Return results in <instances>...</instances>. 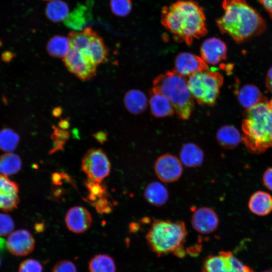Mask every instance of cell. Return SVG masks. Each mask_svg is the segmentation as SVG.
<instances>
[{"mask_svg": "<svg viewBox=\"0 0 272 272\" xmlns=\"http://www.w3.org/2000/svg\"><path fill=\"white\" fill-rule=\"evenodd\" d=\"M161 21L176 41L188 45L208 32L203 10L192 0H179L164 7Z\"/></svg>", "mask_w": 272, "mask_h": 272, "instance_id": "6da1fadb", "label": "cell"}, {"mask_svg": "<svg viewBox=\"0 0 272 272\" xmlns=\"http://www.w3.org/2000/svg\"><path fill=\"white\" fill-rule=\"evenodd\" d=\"M223 15L217 20L223 34L241 43L264 32V20L246 0H223Z\"/></svg>", "mask_w": 272, "mask_h": 272, "instance_id": "7a4b0ae2", "label": "cell"}, {"mask_svg": "<svg viewBox=\"0 0 272 272\" xmlns=\"http://www.w3.org/2000/svg\"><path fill=\"white\" fill-rule=\"evenodd\" d=\"M242 130V141L249 152L262 153L272 147V111L265 98L247 110Z\"/></svg>", "mask_w": 272, "mask_h": 272, "instance_id": "3957f363", "label": "cell"}, {"mask_svg": "<svg viewBox=\"0 0 272 272\" xmlns=\"http://www.w3.org/2000/svg\"><path fill=\"white\" fill-rule=\"evenodd\" d=\"M187 235L182 221L156 220L148 230L146 238L152 250L159 255L173 252L183 256V244Z\"/></svg>", "mask_w": 272, "mask_h": 272, "instance_id": "277c9868", "label": "cell"}, {"mask_svg": "<svg viewBox=\"0 0 272 272\" xmlns=\"http://www.w3.org/2000/svg\"><path fill=\"white\" fill-rule=\"evenodd\" d=\"M153 84V89L160 92L169 99L180 119H189L193 110L194 103L187 79L185 77L174 70L168 71L156 77Z\"/></svg>", "mask_w": 272, "mask_h": 272, "instance_id": "5b68a950", "label": "cell"}, {"mask_svg": "<svg viewBox=\"0 0 272 272\" xmlns=\"http://www.w3.org/2000/svg\"><path fill=\"white\" fill-rule=\"evenodd\" d=\"M187 82L193 98L199 104L212 106L219 96L224 78L219 72L208 70L188 77Z\"/></svg>", "mask_w": 272, "mask_h": 272, "instance_id": "8992f818", "label": "cell"}, {"mask_svg": "<svg viewBox=\"0 0 272 272\" xmlns=\"http://www.w3.org/2000/svg\"><path fill=\"white\" fill-rule=\"evenodd\" d=\"M81 167L88 179L101 182L109 175L111 164L102 149H91L84 155Z\"/></svg>", "mask_w": 272, "mask_h": 272, "instance_id": "52a82bcc", "label": "cell"}, {"mask_svg": "<svg viewBox=\"0 0 272 272\" xmlns=\"http://www.w3.org/2000/svg\"><path fill=\"white\" fill-rule=\"evenodd\" d=\"M202 272H254L230 251H221L208 257Z\"/></svg>", "mask_w": 272, "mask_h": 272, "instance_id": "ba28073f", "label": "cell"}, {"mask_svg": "<svg viewBox=\"0 0 272 272\" xmlns=\"http://www.w3.org/2000/svg\"><path fill=\"white\" fill-rule=\"evenodd\" d=\"M154 170L156 176L161 181L171 183L178 180L182 175V164L176 156L166 153L157 159Z\"/></svg>", "mask_w": 272, "mask_h": 272, "instance_id": "9c48e42d", "label": "cell"}, {"mask_svg": "<svg viewBox=\"0 0 272 272\" xmlns=\"http://www.w3.org/2000/svg\"><path fill=\"white\" fill-rule=\"evenodd\" d=\"M63 60L67 69L80 79L88 80L96 75V65L78 50L70 48Z\"/></svg>", "mask_w": 272, "mask_h": 272, "instance_id": "30bf717a", "label": "cell"}, {"mask_svg": "<svg viewBox=\"0 0 272 272\" xmlns=\"http://www.w3.org/2000/svg\"><path fill=\"white\" fill-rule=\"evenodd\" d=\"M8 250L14 255L24 256L31 253L35 247V240L27 230L13 231L8 235L6 241Z\"/></svg>", "mask_w": 272, "mask_h": 272, "instance_id": "8fae6325", "label": "cell"}, {"mask_svg": "<svg viewBox=\"0 0 272 272\" xmlns=\"http://www.w3.org/2000/svg\"><path fill=\"white\" fill-rule=\"evenodd\" d=\"M191 223L193 229L202 234H209L217 229L219 217L211 208L202 207L196 209L192 215Z\"/></svg>", "mask_w": 272, "mask_h": 272, "instance_id": "7c38bea8", "label": "cell"}, {"mask_svg": "<svg viewBox=\"0 0 272 272\" xmlns=\"http://www.w3.org/2000/svg\"><path fill=\"white\" fill-rule=\"evenodd\" d=\"M19 186L8 176L0 174V210L11 212L20 202Z\"/></svg>", "mask_w": 272, "mask_h": 272, "instance_id": "4fadbf2b", "label": "cell"}, {"mask_svg": "<svg viewBox=\"0 0 272 272\" xmlns=\"http://www.w3.org/2000/svg\"><path fill=\"white\" fill-rule=\"evenodd\" d=\"M174 66V70L185 77L209 70L208 64L201 57L187 52H182L177 55Z\"/></svg>", "mask_w": 272, "mask_h": 272, "instance_id": "5bb4252c", "label": "cell"}, {"mask_svg": "<svg viewBox=\"0 0 272 272\" xmlns=\"http://www.w3.org/2000/svg\"><path fill=\"white\" fill-rule=\"evenodd\" d=\"M227 46L221 39L213 37L206 39L200 48L201 57L209 64L217 65L226 60Z\"/></svg>", "mask_w": 272, "mask_h": 272, "instance_id": "9a60e30c", "label": "cell"}, {"mask_svg": "<svg viewBox=\"0 0 272 272\" xmlns=\"http://www.w3.org/2000/svg\"><path fill=\"white\" fill-rule=\"evenodd\" d=\"M66 227L75 233H82L91 226L92 217L89 211L81 206L71 208L65 217Z\"/></svg>", "mask_w": 272, "mask_h": 272, "instance_id": "2e32d148", "label": "cell"}, {"mask_svg": "<svg viewBox=\"0 0 272 272\" xmlns=\"http://www.w3.org/2000/svg\"><path fill=\"white\" fill-rule=\"evenodd\" d=\"M149 105L152 115L156 118L172 116L175 112L169 99L153 88L149 92Z\"/></svg>", "mask_w": 272, "mask_h": 272, "instance_id": "e0dca14e", "label": "cell"}, {"mask_svg": "<svg viewBox=\"0 0 272 272\" xmlns=\"http://www.w3.org/2000/svg\"><path fill=\"white\" fill-rule=\"evenodd\" d=\"M81 52L88 60L96 66L107 60L108 48L97 33L86 48Z\"/></svg>", "mask_w": 272, "mask_h": 272, "instance_id": "ac0fdd59", "label": "cell"}, {"mask_svg": "<svg viewBox=\"0 0 272 272\" xmlns=\"http://www.w3.org/2000/svg\"><path fill=\"white\" fill-rule=\"evenodd\" d=\"M248 207L254 215L267 216L272 212V196L264 191H256L250 196Z\"/></svg>", "mask_w": 272, "mask_h": 272, "instance_id": "d6986e66", "label": "cell"}, {"mask_svg": "<svg viewBox=\"0 0 272 272\" xmlns=\"http://www.w3.org/2000/svg\"><path fill=\"white\" fill-rule=\"evenodd\" d=\"M204 153L196 144L186 143L184 144L179 152V159L182 164L188 168H196L200 166L204 160Z\"/></svg>", "mask_w": 272, "mask_h": 272, "instance_id": "ffe728a7", "label": "cell"}, {"mask_svg": "<svg viewBox=\"0 0 272 272\" xmlns=\"http://www.w3.org/2000/svg\"><path fill=\"white\" fill-rule=\"evenodd\" d=\"M216 138L222 148L232 150L237 147L242 141V134L234 126L225 125L217 130Z\"/></svg>", "mask_w": 272, "mask_h": 272, "instance_id": "44dd1931", "label": "cell"}, {"mask_svg": "<svg viewBox=\"0 0 272 272\" xmlns=\"http://www.w3.org/2000/svg\"><path fill=\"white\" fill-rule=\"evenodd\" d=\"M123 102L126 109L130 113L138 115L143 113L147 108L149 100L142 91L131 89L125 94Z\"/></svg>", "mask_w": 272, "mask_h": 272, "instance_id": "7402d4cb", "label": "cell"}, {"mask_svg": "<svg viewBox=\"0 0 272 272\" xmlns=\"http://www.w3.org/2000/svg\"><path fill=\"white\" fill-rule=\"evenodd\" d=\"M144 197L150 205L156 207H161L168 201L169 192L162 183L158 181H152L150 182L145 188Z\"/></svg>", "mask_w": 272, "mask_h": 272, "instance_id": "603a6c76", "label": "cell"}, {"mask_svg": "<svg viewBox=\"0 0 272 272\" xmlns=\"http://www.w3.org/2000/svg\"><path fill=\"white\" fill-rule=\"evenodd\" d=\"M235 93L240 104L247 110L264 99L259 89L252 84L243 85L239 89L236 90Z\"/></svg>", "mask_w": 272, "mask_h": 272, "instance_id": "cb8c5ba5", "label": "cell"}, {"mask_svg": "<svg viewBox=\"0 0 272 272\" xmlns=\"http://www.w3.org/2000/svg\"><path fill=\"white\" fill-rule=\"evenodd\" d=\"M22 160L19 155L13 152H6L0 156V173L11 176L18 173L21 169Z\"/></svg>", "mask_w": 272, "mask_h": 272, "instance_id": "d4e9b609", "label": "cell"}, {"mask_svg": "<svg viewBox=\"0 0 272 272\" xmlns=\"http://www.w3.org/2000/svg\"><path fill=\"white\" fill-rule=\"evenodd\" d=\"M96 32L91 27H87L81 31H72L67 38L71 48L80 51L84 50Z\"/></svg>", "mask_w": 272, "mask_h": 272, "instance_id": "484cf974", "label": "cell"}, {"mask_svg": "<svg viewBox=\"0 0 272 272\" xmlns=\"http://www.w3.org/2000/svg\"><path fill=\"white\" fill-rule=\"evenodd\" d=\"M70 48L67 37L60 35L53 36L48 41L46 45V50L49 55L57 58H63Z\"/></svg>", "mask_w": 272, "mask_h": 272, "instance_id": "4316f807", "label": "cell"}, {"mask_svg": "<svg viewBox=\"0 0 272 272\" xmlns=\"http://www.w3.org/2000/svg\"><path fill=\"white\" fill-rule=\"evenodd\" d=\"M47 17L51 21L59 22L66 19L69 14L67 5L61 0L51 1L45 10Z\"/></svg>", "mask_w": 272, "mask_h": 272, "instance_id": "83f0119b", "label": "cell"}, {"mask_svg": "<svg viewBox=\"0 0 272 272\" xmlns=\"http://www.w3.org/2000/svg\"><path fill=\"white\" fill-rule=\"evenodd\" d=\"M90 272H115L116 266L113 258L105 254H97L89 262Z\"/></svg>", "mask_w": 272, "mask_h": 272, "instance_id": "f1b7e54d", "label": "cell"}, {"mask_svg": "<svg viewBox=\"0 0 272 272\" xmlns=\"http://www.w3.org/2000/svg\"><path fill=\"white\" fill-rule=\"evenodd\" d=\"M20 141L19 134L11 128H5L0 130V150L6 152H12L18 146Z\"/></svg>", "mask_w": 272, "mask_h": 272, "instance_id": "f546056e", "label": "cell"}, {"mask_svg": "<svg viewBox=\"0 0 272 272\" xmlns=\"http://www.w3.org/2000/svg\"><path fill=\"white\" fill-rule=\"evenodd\" d=\"M85 185L89 191L88 199L91 203L98 198L107 195L106 187L101 182L88 179Z\"/></svg>", "mask_w": 272, "mask_h": 272, "instance_id": "4dcf8cb0", "label": "cell"}, {"mask_svg": "<svg viewBox=\"0 0 272 272\" xmlns=\"http://www.w3.org/2000/svg\"><path fill=\"white\" fill-rule=\"evenodd\" d=\"M110 5L112 12L119 17L126 16L132 9L131 0H110Z\"/></svg>", "mask_w": 272, "mask_h": 272, "instance_id": "1f68e13d", "label": "cell"}, {"mask_svg": "<svg viewBox=\"0 0 272 272\" xmlns=\"http://www.w3.org/2000/svg\"><path fill=\"white\" fill-rule=\"evenodd\" d=\"M69 137V133L65 129L61 128H55L52 135V138L54 140V146L51 153L62 149L63 146Z\"/></svg>", "mask_w": 272, "mask_h": 272, "instance_id": "d6a6232c", "label": "cell"}, {"mask_svg": "<svg viewBox=\"0 0 272 272\" xmlns=\"http://www.w3.org/2000/svg\"><path fill=\"white\" fill-rule=\"evenodd\" d=\"M15 223L11 216L0 213V236L9 235L14 230Z\"/></svg>", "mask_w": 272, "mask_h": 272, "instance_id": "836d02e7", "label": "cell"}, {"mask_svg": "<svg viewBox=\"0 0 272 272\" xmlns=\"http://www.w3.org/2000/svg\"><path fill=\"white\" fill-rule=\"evenodd\" d=\"M18 272H43V266L36 259H27L20 263Z\"/></svg>", "mask_w": 272, "mask_h": 272, "instance_id": "e575fe53", "label": "cell"}, {"mask_svg": "<svg viewBox=\"0 0 272 272\" xmlns=\"http://www.w3.org/2000/svg\"><path fill=\"white\" fill-rule=\"evenodd\" d=\"M96 211L100 214L109 213L112 210V205L107 195L100 197L92 203Z\"/></svg>", "mask_w": 272, "mask_h": 272, "instance_id": "d590c367", "label": "cell"}, {"mask_svg": "<svg viewBox=\"0 0 272 272\" xmlns=\"http://www.w3.org/2000/svg\"><path fill=\"white\" fill-rule=\"evenodd\" d=\"M51 272H77L75 264L67 260L57 262L53 267Z\"/></svg>", "mask_w": 272, "mask_h": 272, "instance_id": "8d00e7d4", "label": "cell"}, {"mask_svg": "<svg viewBox=\"0 0 272 272\" xmlns=\"http://www.w3.org/2000/svg\"><path fill=\"white\" fill-rule=\"evenodd\" d=\"M263 185L272 191V167L268 168L264 172L262 176Z\"/></svg>", "mask_w": 272, "mask_h": 272, "instance_id": "74e56055", "label": "cell"}, {"mask_svg": "<svg viewBox=\"0 0 272 272\" xmlns=\"http://www.w3.org/2000/svg\"><path fill=\"white\" fill-rule=\"evenodd\" d=\"M259 1L272 18V0H259Z\"/></svg>", "mask_w": 272, "mask_h": 272, "instance_id": "f35d334b", "label": "cell"}, {"mask_svg": "<svg viewBox=\"0 0 272 272\" xmlns=\"http://www.w3.org/2000/svg\"><path fill=\"white\" fill-rule=\"evenodd\" d=\"M265 85L267 89L272 92V66L267 71L265 78Z\"/></svg>", "mask_w": 272, "mask_h": 272, "instance_id": "ab89813d", "label": "cell"}, {"mask_svg": "<svg viewBox=\"0 0 272 272\" xmlns=\"http://www.w3.org/2000/svg\"><path fill=\"white\" fill-rule=\"evenodd\" d=\"M94 138L98 142L103 143L107 140V134L102 131L98 132L94 134Z\"/></svg>", "mask_w": 272, "mask_h": 272, "instance_id": "60d3db41", "label": "cell"}, {"mask_svg": "<svg viewBox=\"0 0 272 272\" xmlns=\"http://www.w3.org/2000/svg\"><path fill=\"white\" fill-rule=\"evenodd\" d=\"M59 126L61 128L66 129L70 126V123L68 120L66 119L61 120L59 123Z\"/></svg>", "mask_w": 272, "mask_h": 272, "instance_id": "b9f144b4", "label": "cell"}, {"mask_svg": "<svg viewBox=\"0 0 272 272\" xmlns=\"http://www.w3.org/2000/svg\"><path fill=\"white\" fill-rule=\"evenodd\" d=\"M53 113L54 116H58L61 113V109L57 108H55L53 110Z\"/></svg>", "mask_w": 272, "mask_h": 272, "instance_id": "7bdbcfd3", "label": "cell"}, {"mask_svg": "<svg viewBox=\"0 0 272 272\" xmlns=\"http://www.w3.org/2000/svg\"><path fill=\"white\" fill-rule=\"evenodd\" d=\"M269 107L272 111V98L270 99V100L268 102Z\"/></svg>", "mask_w": 272, "mask_h": 272, "instance_id": "ee69618b", "label": "cell"}, {"mask_svg": "<svg viewBox=\"0 0 272 272\" xmlns=\"http://www.w3.org/2000/svg\"><path fill=\"white\" fill-rule=\"evenodd\" d=\"M262 272H272V269L264 270Z\"/></svg>", "mask_w": 272, "mask_h": 272, "instance_id": "f6af8a7d", "label": "cell"}, {"mask_svg": "<svg viewBox=\"0 0 272 272\" xmlns=\"http://www.w3.org/2000/svg\"><path fill=\"white\" fill-rule=\"evenodd\" d=\"M2 44V42L1 39L0 38V45H1Z\"/></svg>", "mask_w": 272, "mask_h": 272, "instance_id": "bcb514c9", "label": "cell"}, {"mask_svg": "<svg viewBox=\"0 0 272 272\" xmlns=\"http://www.w3.org/2000/svg\"><path fill=\"white\" fill-rule=\"evenodd\" d=\"M1 262H2V261H1V257H0V266H1Z\"/></svg>", "mask_w": 272, "mask_h": 272, "instance_id": "7dc6e473", "label": "cell"}, {"mask_svg": "<svg viewBox=\"0 0 272 272\" xmlns=\"http://www.w3.org/2000/svg\"><path fill=\"white\" fill-rule=\"evenodd\" d=\"M43 1H52V0H43Z\"/></svg>", "mask_w": 272, "mask_h": 272, "instance_id": "c3c4849f", "label": "cell"}]
</instances>
